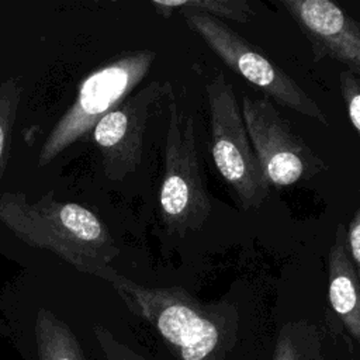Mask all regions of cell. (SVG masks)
<instances>
[{
  "mask_svg": "<svg viewBox=\"0 0 360 360\" xmlns=\"http://www.w3.org/2000/svg\"><path fill=\"white\" fill-rule=\"evenodd\" d=\"M98 276L132 315L155 329L176 360H225L233 349L239 314L232 302H204L181 287L143 285L110 267Z\"/></svg>",
  "mask_w": 360,
  "mask_h": 360,
  "instance_id": "1",
  "label": "cell"
},
{
  "mask_svg": "<svg viewBox=\"0 0 360 360\" xmlns=\"http://www.w3.org/2000/svg\"><path fill=\"white\" fill-rule=\"evenodd\" d=\"M0 219L28 245L55 252L80 271L100 274L118 253L103 222L75 202L6 194L0 200Z\"/></svg>",
  "mask_w": 360,
  "mask_h": 360,
  "instance_id": "2",
  "label": "cell"
},
{
  "mask_svg": "<svg viewBox=\"0 0 360 360\" xmlns=\"http://www.w3.org/2000/svg\"><path fill=\"white\" fill-rule=\"evenodd\" d=\"M167 112L159 205L167 232L183 238L202 228L212 207L200 166L194 120L174 100Z\"/></svg>",
  "mask_w": 360,
  "mask_h": 360,
  "instance_id": "3",
  "label": "cell"
},
{
  "mask_svg": "<svg viewBox=\"0 0 360 360\" xmlns=\"http://www.w3.org/2000/svg\"><path fill=\"white\" fill-rule=\"evenodd\" d=\"M214 163L243 210L259 208L269 184L248 136L233 86L222 72L205 83Z\"/></svg>",
  "mask_w": 360,
  "mask_h": 360,
  "instance_id": "4",
  "label": "cell"
},
{
  "mask_svg": "<svg viewBox=\"0 0 360 360\" xmlns=\"http://www.w3.org/2000/svg\"><path fill=\"white\" fill-rule=\"evenodd\" d=\"M186 25L236 75L277 104L328 125L323 110L280 66L222 20L198 13L181 14Z\"/></svg>",
  "mask_w": 360,
  "mask_h": 360,
  "instance_id": "5",
  "label": "cell"
},
{
  "mask_svg": "<svg viewBox=\"0 0 360 360\" xmlns=\"http://www.w3.org/2000/svg\"><path fill=\"white\" fill-rule=\"evenodd\" d=\"M156 53L149 49L122 55L93 72L80 86L76 103L55 125L39 153V166L79 139L87 129L124 101L150 70Z\"/></svg>",
  "mask_w": 360,
  "mask_h": 360,
  "instance_id": "6",
  "label": "cell"
},
{
  "mask_svg": "<svg viewBox=\"0 0 360 360\" xmlns=\"http://www.w3.org/2000/svg\"><path fill=\"white\" fill-rule=\"evenodd\" d=\"M240 111L269 186L287 187L326 169L323 160L292 131L271 101L243 96Z\"/></svg>",
  "mask_w": 360,
  "mask_h": 360,
  "instance_id": "7",
  "label": "cell"
},
{
  "mask_svg": "<svg viewBox=\"0 0 360 360\" xmlns=\"http://www.w3.org/2000/svg\"><path fill=\"white\" fill-rule=\"evenodd\" d=\"M8 312L10 339L21 360H96L94 325L79 322L45 302Z\"/></svg>",
  "mask_w": 360,
  "mask_h": 360,
  "instance_id": "8",
  "label": "cell"
},
{
  "mask_svg": "<svg viewBox=\"0 0 360 360\" xmlns=\"http://www.w3.org/2000/svg\"><path fill=\"white\" fill-rule=\"evenodd\" d=\"M169 91V83L152 82L96 122L94 139L110 179L121 180L139 166L150 107Z\"/></svg>",
  "mask_w": 360,
  "mask_h": 360,
  "instance_id": "9",
  "label": "cell"
},
{
  "mask_svg": "<svg viewBox=\"0 0 360 360\" xmlns=\"http://www.w3.org/2000/svg\"><path fill=\"white\" fill-rule=\"evenodd\" d=\"M311 45L314 60L332 59L360 76V22L329 0H280Z\"/></svg>",
  "mask_w": 360,
  "mask_h": 360,
  "instance_id": "10",
  "label": "cell"
},
{
  "mask_svg": "<svg viewBox=\"0 0 360 360\" xmlns=\"http://www.w3.org/2000/svg\"><path fill=\"white\" fill-rule=\"evenodd\" d=\"M328 295L345 330L360 345V274L350 257L343 224L338 225L328 255Z\"/></svg>",
  "mask_w": 360,
  "mask_h": 360,
  "instance_id": "11",
  "label": "cell"
},
{
  "mask_svg": "<svg viewBox=\"0 0 360 360\" xmlns=\"http://www.w3.org/2000/svg\"><path fill=\"white\" fill-rule=\"evenodd\" d=\"M271 360H325L322 330L312 322H285L277 335Z\"/></svg>",
  "mask_w": 360,
  "mask_h": 360,
  "instance_id": "12",
  "label": "cell"
},
{
  "mask_svg": "<svg viewBox=\"0 0 360 360\" xmlns=\"http://www.w3.org/2000/svg\"><path fill=\"white\" fill-rule=\"evenodd\" d=\"M156 13L169 17L173 13H198L218 20L249 22L255 15L246 0H153Z\"/></svg>",
  "mask_w": 360,
  "mask_h": 360,
  "instance_id": "13",
  "label": "cell"
},
{
  "mask_svg": "<svg viewBox=\"0 0 360 360\" xmlns=\"http://www.w3.org/2000/svg\"><path fill=\"white\" fill-rule=\"evenodd\" d=\"M94 357L96 360H148L134 345L117 335L104 322L94 325Z\"/></svg>",
  "mask_w": 360,
  "mask_h": 360,
  "instance_id": "14",
  "label": "cell"
},
{
  "mask_svg": "<svg viewBox=\"0 0 360 360\" xmlns=\"http://www.w3.org/2000/svg\"><path fill=\"white\" fill-rule=\"evenodd\" d=\"M18 96L20 89L14 82H8L0 89V179L4 167V148L7 142V134L11 129V122L15 115Z\"/></svg>",
  "mask_w": 360,
  "mask_h": 360,
  "instance_id": "15",
  "label": "cell"
},
{
  "mask_svg": "<svg viewBox=\"0 0 360 360\" xmlns=\"http://www.w3.org/2000/svg\"><path fill=\"white\" fill-rule=\"evenodd\" d=\"M339 86L349 120L360 136V76L342 70L339 73Z\"/></svg>",
  "mask_w": 360,
  "mask_h": 360,
  "instance_id": "16",
  "label": "cell"
},
{
  "mask_svg": "<svg viewBox=\"0 0 360 360\" xmlns=\"http://www.w3.org/2000/svg\"><path fill=\"white\" fill-rule=\"evenodd\" d=\"M346 238H347L350 257L360 274V205L354 211L346 228Z\"/></svg>",
  "mask_w": 360,
  "mask_h": 360,
  "instance_id": "17",
  "label": "cell"
},
{
  "mask_svg": "<svg viewBox=\"0 0 360 360\" xmlns=\"http://www.w3.org/2000/svg\"><path fill=\"white\" fill-rule=\"evenodd\" d=\"M3 338H10V329L4 321L0 319V339Z\"/></svg>",
  "mask_w": 360,
  "mask_h": 360,
  "instance_id": "18",
  "label": "cell"
}]
</instances>
